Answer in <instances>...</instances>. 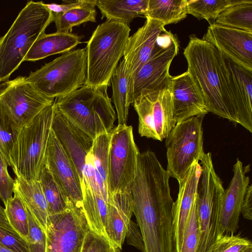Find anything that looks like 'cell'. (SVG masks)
Here are the masks:
<instances>
[{
	"label": "cell",
	"instance_id": "1",
	"mask_svg": "<svg viewBox=\"0 0 252 252\" xmlns=\"http://www.w3.org/2000/svg\"><path fill=\"white\" fill-rule=\"evenodd\" d=\"M170 177L154 152L139 153L130 193L144 252H175Z\"/></svg>",
	"mask_w": 252,
	"mask_h": 252
},
{
	"label": "cell",
	"instance_id": "2",
	"mask_svg": "<svg viewBox=\"0 0 252 252\" xmlns=\"http://www.w3.org/2000/svg\"><path fill=\"white\" fill-rule=\"evenodd\" d=\"M188 71L199 88L208 112L237 123L223 56L216 47L194 35L184 51Z\"/></svg>",
	"mask_w": 252,
	"mask_h": 252
},
{
	"label": "cell",
	"instance_id": "3",
	"mask_svg": "<svg viewBox=\"0 0 252 252\" xmlns=\"http://www.w3.org/2000/svg\"><path fill=\"white\" fill-rule=\"evenodd\" d=\"M52 22V12L42 1L26 3L0 38V82L8 80L19 68L34 42Z\"/></svg>",
	"mask_w": 252,
	"mask_h": 252
},
{
	"label": "cell",
	"instance_id": "4",
	"mask_svg": "<svg viewBox=\"0 0 252 252\" xmlns=\"http://www.w3.org/2000/svg\"><path fill=\"white\" fill-rule=\"evenodd\" d=\"M129 26L106 20L97 26L87 42V75L84 85L107 92L111 78L124 56Z\"/></svg>",
	"mask_w": 252,
	"mask_h": 252
},
{
	"label": "cell",
	"instance_id": "5",
	"mask_svg": "<svg viewBox=\"0 0 252 252\" xmlns=\"http://www.w3.org/2000/svg\"><path fill=\"white\" fill-rule=\"evenodd\" d=\"M55 102L59 112L93 140L114 128L117 117L107 92L84 85Z\"/></svg>",
	"mask_w": 252,
	"mask_h": 252
},
{
	"label": "cell",
	"instance_id": "6",
	"mask_svg": "<svg viewBox=\"0 0 252 252\" xmlns=\"http://www.w3.org/2000/svg\"><path fill=\"white\" fill-rule=\"evenodd\" d=\"M55 110L54 100L20 130L9 156L10 167L16 177L38 180L45 164Z\"/></svg>",
	"mask_w": 252,
	"mask_h": 252
},
{
	"label": "cell",
	"instance_id": "7",
	"mask_svg": "<svg viewBox=\"0 0 252 252\" xmlns=\"http://www.w3.org/2000/svg\"><path fill=\"white\" fill-rule=\"evenodd\" d=\"M200 174L196 193L198 241L196 252H211L222 235L220 209L224 189L216 173L211 153H205L199 160Z\"/></svg>",
	"mask_w": 252,
	"mask_h": 252
},
{
	"label": "cell",
	"instance_id": "8",
	"mask_svg": "<svg viewBox=\"0 0 252 252\" xmlns=\"http://www.w3.org/2000/svg\"><path fill=\"white\" fill-rule=\"evenodd\" d=\"M87 66L86 48H79L63 53L31 72L27 79L44 96L57 99L84 85Z\"/></svg>",
	"mask_w": 252,
	"mask_h": 252
},
{
	"label": "cell",
	"instance_id": "9",
	"mask_svg": "<svg viewBox=\"0 0 252 252\" xmlns=\"http://www.w3.org/2000/svg\"><path fill=\"white\" fill-rule=\"evenodd\" d=\"M178 51L179 42L175 35L167 31L159 35L149 59L129 80L130 104L169 85L172 78L170 66Z\"/></svg>",
	"mask_w": 252,
	"mask_h": 252
},
{
	"label": "cell",
	"instance_id": "10",
	"mask_svg": "<svg viewBox=\"0 0 252 252\" xmlns=\"http://www.w3.org/2000/svg\"><path fill=\"white\" fill-rule=\"evenodd\" d=\"M201 114L176 124L165 138L167 166L170 177L178 182L186 176L195 161H199L205 153L203 150Z\"/></svg>",
	"mask_w": 252,
	"mask_h": 252
},
{
	"label": "cell",
	"instance_id": "11",
	"mask_svg": "<svg viewBox=\"0 0 252 252\" xmlns=\"http://www.w3.org/2000/svg\"><path fill=\"white\" fill-rule=\"evenodd\" d=\"M139 153L131 126L118 125L112 129L108 154V195L130 191Z\"/></svg>",
	"mask_w": 252,
	"mask_h": 252
},
{
	"label": "cell",
	"instance_id": "12",
	"mask_svg": "<svg viewBox=\"0 0 252 252\" xmlns=\"http://www.w3.org/2000/svg\"><path fill=\"white\" fill-rule=\"evenodd\" d=\"M54 101L40 94L25 76L0 84V110L19 130Z\"/></svg>",
	"mask_w": 252,
	"mask_h": 252
},
{
	"label": "cell",
	"instance_id": "13",
	"mask_svg": "<svg viewBox=\"0 0 252 252\" xmlns=\"http://www.w3.org/2000/svg\"><path fill=\"white\" fill-rule=\"evenodd\" d=\"M89 229L82 205L70 199L64 211L49 215L45 230L46 252H81Z\"/></svg>",
	"mask_w": 252,
	"mask_h": 252
},
{
	"label": "cell",
	"instance_id": "14",
	"mask_svg": "<svg viewBox=\"0 0 252 252\" xmlns=\"http://www.w3.org/2000/svg\"><path fill=\"white\" fill-rule=\"evenodd\" d=\"M138 116V132L142 137L162 141L176 125L169 86L142 96L132 103Z\"/></svg>",
	"mask_w": 252,
	"mask_h": 252
},
{
	"label": "cell",
	"instance_id": "15",
	"mask_svg": "<svg viewBox=\"0 0 252 252\" xmlns=\"http://www.w3.org/2000/svg\"><path fill=\"white\" fill-rule=\"evenodd\" d=\"M202 39L225 57L252 72V32L210 23Z\"/></svg>",
	"mask_w": 252,
	"mask_h": 252
},
{
	"label": "cell",
	"instance_id": "16",
	"mask_svg": "<svg viewBox=\"0 0 252 252\" xmlns=\"http://www.w3.org/2000/svg\"><path fill=\"white\" fill-rule=\"evenodd\" d=\"M45 163L67 197L73 203L82 205L79 175L52 129L47 147Z\"/></svg>",
	"mask_w": 252,
	"mask_h": 252
},
{
	"label": "cell",
	"instance_id": "17",
	"mask_svg": "<svg viewBox=\"0 0 252 252\" xmlns=\"http://www.w3.org/2000/svg\"><path fill=\"white\" fill-rule=\"evenodd\" d=\"M249 165L243 167L241 160L237 159L233 165V176L222 197L220 215L221 233L233 234L239 227L242 204L250 178L246 176Z\"/></svg>",
	"mask_w": 252,
	"mask_h": 252
},
{
	"label": "cell",
	"instance_id": "18",
	"mask_svg": "<svg viewBox=\"0 0 252 252\" xmlns=\"http://www.w3.org/2000/svg\"><path fill=\"white\" fill-rule=\"evenodd\" d=\"M169 87L176 124L208 113L203 96L188 70L180 75L172 76Z\"/></svg>",
	"mask_w": 252,
	"mask_h": 252
},
{
	"label": "cell",
	"instance_id": "19",
	"mask_svg": "<svg viewBox=\"0 0 252 252\" xmlns=\"http://www.w3.org/2000/svg\"><path fill=\"white\" fill-rule=\"evenodd\" d=\"M145 24L129 36L124 54L128 72L129 80L148 61L159 35L165 32L161 22L146 17Z\"/></svg>",
	"mask_w": 252,
	"mask_h": 252
},
{
	"label": "cell",
	"instance_id": "20",
	"mask_svg": "<svg viewBox=\"0 0 252 252\" xmlns=\"http://www.w3.org/2000/svg\"><path fill=\"white\" fill-rule=\"evenodd\" d=\"M52 130L73 162L82 182L86 157L92 146L93 140L69 123L59 112L56 106Z\"/></svg>",
	"mask_w": 252,
	"mask_h": 252
},
{
	"label": "cell",
	"instance_id": "21",
	"mask_svg": "<svg viewBox=\"0 0 252 252\" xmlns=\"http://www.w3.org/2000/svg\"><path fill=\"white\" fill-rule=\"evenodd\" d=\"M224 58L229 87L237 112V124L252 133V72Z\"/></svg>",
	"mask_w": 252,
	"mask_h": 252
},
{
	"label": "cell",
	"instance_id": "22",
	"mask_svg": "<svg viewBox=\"0 0 252 252\" xmlns=\"http://www.w3.org/2000/svg\"><path fill=\"white\" fill-rule=\"evenodd\" d=\"M111 133L99 135L94 140L85 159L83 180L107 201V175Z\"/></svg>",
	"mask_w": 252,
	"mask_h": 252
},
{
	"label": "cell",
	"instance_id": "23",
	"mask_svg": "<svg viewBox=\"0 0 252 252\" xmlns=\"http://www.w3.org/2000/svg\"><path fill=\"white\" fill-rule=\"evenodd\" d=\"M200 174V165L195 161L185 178L178 182L179 190L173 205V225L175 252H180L183 233L195 198Z\"/></svg>",
	"mask_w": 252,
	"mask_h": 252
},
{
	"label": "cell",
	"instance_id": "24",
	"mask_svg": "<svg viewBox=\"0 0 252 252\" xmlns=\"http://www.w3.org/2000/svg\"><path fill=\"white\" fill-rule=\"evenodd\" d=\"M133 212L130 191L118 192L108 195L105 232L108 239L121 249Z\"/></svg>",
	"mask_w": 252,
	"mask_h": 252
},
{
	"label": "cell",
	"instance_id": "25",
	"mask_svg": "<svg viewBox=\"0 0 252 252\" xmlns=\"http://www.w3.org/2000/svg\"><path fill=\"white\" fill-rule=\"evenodd\" d=\"M83 36L72 33H43L34 42L24 61H36L57 54L71 51L81 43Z\"/></svg>",
	"mask_w": 252,
	"mask_h": 252
},
{
	"label": "cell",
	"instance_id": "26",
	"mask_svg": "<svg viewBox=\"0 0 252 252\" xmlns=\"http://www.w3.org/2000/svg\"><path fill=\"white\" fill-rule=\"evenodd\" d=\"M14 189L37 224L45 232L49 213L39 180L27 181L20 177H16Z\"/></svg>",
	"mask_w": 252,
	"mask_h": 252
},
{
	"label": "cell",
	"instance_id": "27",
	"mask_svg": "<svg viewBox=\"0 0 252 252\" xmlns=\"http://www.w3.org/2000/svg\"><path fill=\"white\" fill-rule=\"evenodd\" d=\"M149 0H95L102 19L120 22L129 26L133 20L145 16Z\"/></svg>",
	"mask_w": 252,
	"mask_h": 252
},
{
	"label": "cell",
	"instance_id": "28",
	"mask_svg": "<svg viewBox=\"0 0 252 252\" xmlns=\"http://www.w3.org/2000/svg\"><path fill=\"white\" fill-rule=\"evenodd\" d=\"M81 185L82 208L89 227L95 233L107 238L105 228L107 202L91 188L86 180L81 182Z\"/></svg>",
	"mask_w": 252,
	"mask_h": 252
},
{
	"label": "cell",
	"instance_id": "29",
	"mask_svg": "<svg viewBox=\"0 0 252 252\" xmlns=\"http://www.w3.org/2000/svg\"><path fill=\"white\" fill-rule=\"evenodd\" d=\"M129 77L127 65L123 59L118 64L110 81L112 101L115 105L118 125H126L130 103L128 101Z\"/></svg>",
	"mask_w": 252,
	"mask_h": 252
},
{
	"label": "cell",
	"instance_id": "30",
	"mask_svg": "<svg viewBox=\"0 0 252 252\" xmlns=\"http://www.w3.org/2000/svg\"><path fill=\"white\" fill-rule=\"evenodd\" d=\"M187 14V0H149L144 17L159 21L165 26L179 22Z\"/></svg>",
	"mask_w": 252,
	"mask_h": 252
},
{
	"label": "cell",
	"instance_id": "31",
	"mask_svg": "<svg viewBox=\"0 0 252 252\" xmlns=\"http://www.w3.org/2000/svg\"><path fill=\"white\" fill-rule=\"evenodd\" d=\"M215 23L252 32V0H237L222 11Z\"/></svg>",
	"mask_w": 252,
	"mask_h": 252
},
{
	"label": "cell",
	"instance_id": "32",
	"mask_svg": "<svg viewBox=\"0 0 252 252\" xmlns=\"http://www.w3.org/2000/svg\"><path fill=\"white\" fill-rule=\"evenodd\" d=\"M95 6V0H87L82 6L70 10L63 14L52 13L56 32L69 33L75 26L88 22H96L97 12Z\"/></svg>",
	"mask_w": 252,
	"mask_h": 252
},
{
	"label": "cell",
	"instance_id": "33",
	"mask_svg": "<svg viewBox=\"0 0 252 252\" xmlns=\"http://www.w3.org/2000/svg\"><path fill=\"white\" fill-rule=\"evenodd\" d=\"M38 180L47 203L49 215L64 211L68 207L70 199L58 184L46 163Z\"/></svg>",
	"mask_w": 252,
	"mask_h": 252
},
{
	"label": "cell",
	"instance_id": "34",
	"mask_svg": "<svg viewBox=\"0 0 252 252\" xmlns=\"http://www.w3.org/2000/svg\"><path fill=\"white\" fill-rule=\"evenodd\" d=\"M5 212L12 229L27 243L29 223L27 208L17 191L4 204Z\"/></svg>",
	"mask_w": 252,
	"mask_h": 252
},
{
	"label": "cell",
	"instance_id": "35",
	"mask_svg": "<svg viewBox=\"0 0 252 252\" xmlns=\"http://www.w3.org/2000/svg\"><path fill=\"white\" fill-rule=\"evenodd\" d=\"M237 0H187L188 14L199 20L215 21L220 12Z\"/></svg>",
	"mask_w": 252,
	"mask_h": 252
},
{
	"label": "cell",
	"instance_id": "36",
	"mask_svg": "<svg viewBox=\"0 0 252 252\" xmlns=\"http://www.w3.org/2000/svg\"><path fill=\"white\" fill-rule=\"evenodd\" d=\"M20 130L0 110V153L10 166L9 156Z\"/></svg>",
	"mask_w": 252,
	"mask_h": 252
},
{
	"label": "cell",
	"instance_id": "37",
	"mask_svg": "<svg viewBox=\"0 0 252 252\" xmlns=\"http://www.w3.org/2000/svg\"><path fill=\"white\" fill-rule=\"evenodd\" d=\"M198 241V224L196 196L184 229L180 252H196Z\"/></svg>",
	"mask_w": 252,
	"mask_h": 252
},
{
	"label": "cell",
	"instance_id": "38",
	"mask_svg": "<svg viewBox=\"0 0 252 252\" xmlns=\"http://www.w3.org/2000/svg\"><path fill=\"white\" fill-rule=\"evenodd\" d=\"M119 249L106 237L89 229L85 234L81 252H119Z\"/></svg>",
	"mask_w": 252,
	"mask_h": 252
},
{
	"label": "cell",
	"instance_id": "39",
	"mask_svg": "<svg viewBox=\"0 0 252 252\" xmlns=\"http://www.w3.org/2000/svg\"><path fill=\"white\" fill-rule=\"evenodd\" d=\"M250 247H252V244L249 239L225 234L216 241L211 252H244Z\"/></svg>",
	"mask_w": 252,
	"mask_h": 252
},
{
	"label": "cell",
	"instance_id": "40",
	"mask_svg": "<svg viewBox=\"0 0 252 252\" xmlns=\"http://www.w3.org/2000/svg\"><path fill=\"white\" fill-rule=\"evenodd\" d=\"M26 208L29 223L27 245L30 252H46V233L37 224L28 208Z\"/></svg>",
	"mask_w": 252,
	"mask_h": 252
},
{
	"label": "cell",
	"instance_id": "41",
	"mask_svg": "<svg viewBox=\"0 0 252 252\" xmlns=\"http://www.w3.org/2000/svg\"><path fill=\"white\" fill-rule=\"evenodd\" d=\"M0 242L14 252H30L27 243L12 228L0 224Z\"/></svg>",
	"mask_w": 252,
	"mask_h": 252
},
{
	"label": "cell",
	"instance_id": "42",
	"mask_svg": "<svg viewBox=\"0 0 252 252\" xmlns=\"http://www.w3.org/2000/svg\"><path fill=\"white\" fill-rule=\"evenodd\" d=\"M8 163L0 153V200L4 204L13 196L15 180L9 175Z\"/></svg>",
	"mask_w": 252,
	"mask_h": 252
},
{
	"label": "cell",
	"instance_id": "43",
	"mask_svg": "<svg viewBox=\"0 0 252 252\" xmlns=\"http://www.w3.org/2000/svg\"><path fill=\"white\" fill-rule=\"evenodd\" d=\"M126 238L128 245L135 247L142 252H145V245L140 228L136 223L131 220L127 228Z\"/></svg>",
	"mask_w": 252,
	"mask_h": 252
},
{
	"label": "cell",
	"instance_id": "44",
	"mask_svg": "<svg viewBox=\"0 0 252 252\" xmlns=\"http://www.w3.org/2000/svg\"><path fill=\"white\" fill-rule=\"evenodd\" d=\"M87 0H79L77 1H67V3L62 4L44 3L45 6L54 14H63L70 10L82 6Z\"/></svg>",
	"mask_w": 252,
	"mask_h": 252
},
{
	"label": "cell",
	"instance_id": "45",
	"mask_svg": "<svg viewBox=\"0 0 252 252\" xmlns=\"http://www.w3.org/2000/svg\"><path fill=\"white\" fill-rule=\"evenodd\" d=\"M241 214L248 220H252V185L247 187L243 198Z\"/></svg>",
	"mask_w": 252,
	"mask_h": 252
},
{
	"label": "cell",
	"instance_id": "46",
	"mask_svg": "<svg viewBox=\"0 0 252 252\" xmlns=\"http://www.w3.org/2000/svg\"><path fill=\"white\" fill-rule=\"evenodd\" d=\"M0 224L7 227L12 228L8 223L6 218L5 209L0 205Z\"/></svg>",
	"mask_w": 252,
	"mask_h": 252
},
{
	"label": "cell",
	"instance_id": "47",
	"mask_svg": "<svg viewBox=\"0 0 252 252\" xmlns=\"http://www.w3.org/2000/svg\"><path fill=\"white\" fill-rule=\"evenodd\" d=\"M0 252H14L0 242Z\"/></svg>",
	"mask_w": 252,
	"mask_h": 252
},
{
	"label": "cell",
	"instance_id": "48",
	"mask_svg": "<svg viewBox=\"0 0 252 252\" xmlns=\"http://www.w3.org/2000/svg\"><path fill=\"white\" fill-rule=\"evenodd\" d=\"M244 252H252V247L248 248Z\"/></svg>",
	"mask_w": 252,
	"mask_h": 252
}]
</instances>
